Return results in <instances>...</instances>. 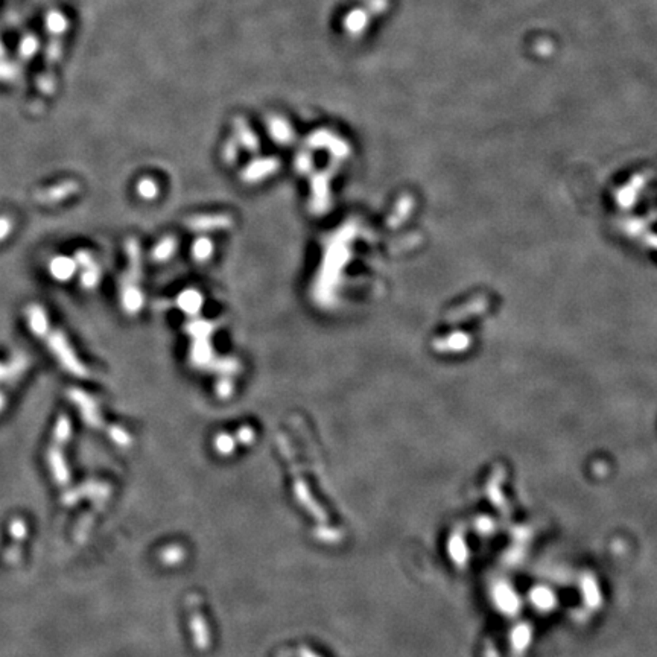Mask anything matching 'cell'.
Listing matches in <instances>:
<instances>
[{
    "label": "cell",
    "instance_id": "cell-1",
    "mask_svg": "<svg viewBox=\"0 0 657 657\" xmlns=\"http://www.w3.org/2000/svg\"><path fill=\"white\" fill-rule=\"evenodd\" d=\"M26 320H28L32 334L44 341V344L48 346L50 353L58 359V363L65 367L67 372L79 377L87 374V368L76 358L74 348L70 347L65 334L50 326L46 311H44L40 304L32 303L26 308Z\"/></svg>",
    "mask_w": 657,
    "mask_h": 657
},
{
    "label": "cell",
    "instance_id": "cell-2",
    "mask_svg": "<svg viewBox=\"0 0 657 657\" xmlns=\"http://www.w3.org/2000/svg\"><path fill=\"white\" fill-rule=\"evenodd\" d=\"M70 421L66 416H60L52 432V445L48 449V466L52 480L58 485H65L69 481V472L65 460V445L70 437Z\"/></svg>",
    "mask_w": 657,
    "mask_h": 657
},
{
    "label": "cell",
    "instance_id": "cell-3",
    "mask_svg": "<svg viewBox=\"0 0 657 657\" xmlns=\"http://www.w3.org/2000/svg\"><path fill=\"white\" fill-rule=\"evenodd\" d=\"M492 601L494 607L507 618H515L522 610V600L516 589L507 581H496L492 588Z\"/></svg>",
    "mask_w": 657,
    "mask_h": 657
},
{
    "label": "cell",
    "instance_id": "cell-4",
    "mask_svg": "<svg viewBox=\"0 0 657 657\" xmlns=\"http://www.w3.org/2000/svg\"><path fill=\"white\" fill-rule=\"evenodd\" d=\"M79 191V184L78 182H74V180H67V182L57 183L53 186H49L46 189H41L37 194H35V201L44 204V205H52V204H58L61 201L67 200L69 196L75 195Z\"/></svg>",
    "mask_w": 657,
    "mask_h": 657
},
{
    "label": "cell",
    "instance_id": "cell-5",
    "mask_svg": "<svg viewBox=\"0 0 657 657\" xmlns=\"http://www.w3.org/2000/svg\"><path fill=\"white\" fill-rule=\"evenodd\" d=\"M447 554L451 562L456 566V568L464 569L467 564H469L470 559V550L469 545H467V540L464 537L463 531H454L447 540Z\"/></svg>",
    "mask_w": 657,
    "mask_h": 657
},
{
    "label": "cell",
    "instance_id": "cell-6",
    "mask_svg": "<svg viewBox=\"0 0 657 657\" xmlns=\"http://www.w3.org/2000/svg\"><path fill=\"white\" fill-rule=\"evenodd\" d=\"M580 590H581V597L583 602L586 604L588 609L590 610H598L602 606V590L597 577L593 574H583L580 578Z\"/></svg>",
    "mask_w": 657,
    "mask_h": 657
},
{
    "label": "cell",
    "instance_id": "cell-7",
    "mask_svg": "<svg viewBox=\"0 0 657 657\" xmlns=\"http://www.w3.org/2000/svg\"><path fill=\"white\" fill-rule=\"evenodd\" d=\"M528 600L540 614H551L553 610H555L557 604H559V600H557L555 592L548 588V586H534L528 593Z\"/></svg>",
    "mask_w": 657,
    "mask_h": 657
},
{
    "label": "cell",
    "instance_id": "cell-8",
    "mask_svg": "<svg viewBox=\"0 0 657 657\" xmlns=\"http://www.w3.org/2000/svg\"><path fill=\"white\" fill-rule=\"evenodd\" d=\"M10 533H11V539L14 540V546H11L5 554V560L8 564H15L22 557L20 543L26 539V536H28V525H26V522L23 519L15 517L10 524Z\"/></svg>",
    "mask_w": 657,
    "mask_h": 657
},
{
    "label": "cell",
    "instance_id": "cell-9",
    "mask_svg": "<svg viewBox=\"0 0 657 657\" xmlns=\"http://www.w3.org/2000/svg\"><path fill=\"white\" fill-rule=\"evenodd\" d=\"M534 630L528 623H517L510 630V645L516 654H525L533 644Z\"/></svg>",
    "mask_w": 657,
    "mask_h": 657
},
{
    "label": "cell",
    "instance_id": "cell-10",
    "mask_svg": "<svg viewBox=\"0 0 657 657\" xmlns=\"http://www.w3.org/2000/svg\"><path fill=\"white\" fill-rule=\"evenodd\" d=\"M28 368V359L23 355H15L11 361L0 363V384L14 385Z\"/></svg>",
    "mask_w": 657,
    "mask_h": 657
},
{
    "label": "cell",
    "instance_id": "cell-11",
    "mask_svg": "<svg viewBox=\"0 0 657 657\" xmlns=\"http://www.w3.org/2000/svg\"><path fill=\"white\" fill-rule=\"evenodd\" d=\"M50 276L58 282H67L72 276L76 271V262L75 259L67 256H57L50 260L49 264Z\"/></svg>",
    "mask_w": 657,
    "mask_h": 657
},
{
    "label": "cell",
    "instance_id": "cell-12",
    "mask_svg": "<svg viewBox=\"0 0 657 657\" xmlns=\"http://www.w3.org/2000/svg\"><path fill=\"white\" fill-rule=\"evenodd\" d=\"M502 481H503V473H493L492 480L487 484V489H485V493L489 494L493 506L503 511V510H507V501L502 493Z\"/></svg>",
    "mask_w": 657,
    "mask_h": 657
},
{
    "label": "cell",
    "instance_id": "cell-13",
    "mask_svg": "<svg viewBox=\"0 0 657 657\" xmlns=\"http://www.w3.org/2000/svg\"><path fill=\"white\" fill-rule=\"evenodd\" d=\"M473 527L476 529V533H478L480 536L487 537L496 531V522H494L490 516H478L473 522Z\"/></svg>",
    "mask_w": 657,
    "mask_h": 657
},
{
    "label": "cell",
    "instance_id": "cell-14",
    "mask_svg": "<svg viewBox=\"0 0 657 657\" xmlns=\"http://www.w3.org/2000/svg\"><path fill=\"white\" fill-rule=\"evenodd\" d=\"M14 227V222L10 218V216H0V242L5 241L8 236L11 235V230Z\"/></svg>",
    "mask_w": 657,
    "mask_h": 657
},
{
    "label": "cell",
    "instance_id": "cell-15",
    "mask_svg": "<svg viewBox=\"0 0 657 657\" xmlns=\"http://www.w3.org/2000/svg\"><path fill=\"white\" fill-rule=\"evenodd\" d=\"M8 403V388H0V412L4 411Z\"/></svg>",
    "mask_w": 657,
    "mask_h": 657
}]
</instances>
